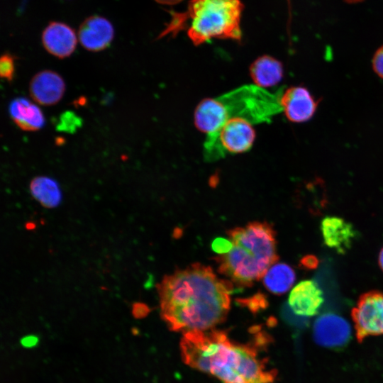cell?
I'll list each match as a JSON object with an SVG mask.
<instances>
[{
    "label": "cell",
    "mask_w": 383,
    "mask_h": 383,
    "mask_svg": "<svg viewBox=\"0 0 383 383\" xmlns=\"http://www.w3.org/2000/svg\"><path fill=\"white\" fill-rule=\"evenodd\" d=\"M9 111L13 122L23 131H35L45 125L44 115L40 109L24 97L12 100Z\"/></svg>",
    "instance_id": "9a60e30c"
},
{
    "label": "cell",
    "mask_w": 383,
    "mask_h": 383,
    "mask_svg": "<svg viewBox=\"0 0 383 383\" xmlns=\"http://www.w3.org/2000/svg\"><path fill=\"white\" fill-rule=\"evenodd\" d=\"M250 74L257 87L263 89L272 87L282 80L283 67L277 59L269 55H263L251 64Z\"/></svg>",
    "instance_id": "2e32d148"
},
{
    "label": "cell",
    "mask_w": 383,
    "mask_h": 383,
    "mask_svg": "<svg viewBox=\"0 0 383 383\" xmlns=\"http://www.w3.org/2000/svg\"><path fill=\"white\" fill-rule=\"evenodd\" d=\"M65 83L62 77L52 70H43L35 74L29 84L31 98L43 106L56 104L62 98Z\"/></svg>",
    "instance_id": "30bf717a"
},
{
    "label": "cell",
    "mask_w": 383,
    "mask_h": 383,
    "mask_svg": "<svg viewBox=\"0 0 383 383\" xmlns=\"http://www.w3.org/2000/svg\"><path fill=\"white\" fill-rule=\"evenodd\" d=\"M41 39L45 49L60 59L70 56L77 43L74 30L67 24L58 21L50 22L45 27Z\"/></svg>",
    "instance_id": "7c38bea8"
},
{
    "label": "cell",
    "mask_w": 383,
    "mask_h": 383,
    "mask_svg": "<svg viewBox=\"0 0 383 383\" xmlns=\"http://www.w3.org/2000/svg\"><path fill=\"white\" fill-rule=\"evenodd\" d=\"M114 37L111 23L100 16L87 18L80 25L78 38L81 45L87 50L99 52L107 48Z\"/></svg>",
    "instance_id": "9c48e42d"
},
{
    "label": "cell",
    "mask_w": 383,
    "mask_h": 383,
    "mask_svg": "<svg viewBox=\"0 0 383 383\" xmlns=\"http://www.w3.org/2000/svg\"><path fill=\"white\" fill-rule=\"evenodd\" d=\"M295 278V272L289 265L285 263H275L263 277V283L272 293L282 294L289 290Z\"/></svg>",
    "instance_id": "ac0fdd59"
},
{
    "label": "cell",
    "mask_w": 383,
    "mask_h": 383,
    "mask_svg": "<svg viewBox=\"0 0 383 383\" xmlns=\"http://www.w3.org/2000/svg\"><path fill=\"white\" fill-rule=\"evenodd\" d=\"M351 335L348 321L333 313L319 316L313 323V337L315 342L327 348H343L349 343Z\"/></svg>",
    "instance_id": "ba28073f"
},
{
    "label": "cell",
    "mask_w": 383,
    "mask_h": 383,
    "mask_svg": "<svg viewBox=\"0 0 383 383\" xmlns=\"http://www.w3.org/2000/svg\"><path fill=\"white\" fill-rule=\"evenodd\" d=\"M324 243L340 254L345 253L357 236L353 226L338 216H326L321 223Z\"/></svg>",
    "instance_id": "5bb4252c"
},
{
    "label": "cell",
    "mask_w": 383,
    "mask_h": 383,
    "mask_svg": "<svg viewBox=\"0 0 383 383\" xmlns=\"http://www.w3.org/2000/svg\"><path fill=\"white\" fill-rule=\"evenodd\" d=\"M282 89L271 93L257 85L250 84L215 98L204 99L195 110V126L201 132L209 134L233 118H242L252 124L271 122L273 116L282 111Z\"/></svg>",
    "instance_id": "5b68a950"
},
{
    "label": "cell",
    "mask_w": 383,
    "mask_h": 383,
    "mask_svg": "<svg viewBox=\"0 0 383 383\" xmlns=\"http://www.w3.org/2000/svg\"><path fill=\"white\" fill-rule=\"evenodd\" d=\"M282 111L292 122L309 121L314 114L317 102L309 90L303 87H292L282 92L280 97Z\"/></svg>",
    "instance_id": "8fae6325"
},
{
    "label": "cell",
    "mask_w": 383,
    "mask_h": 383,
    "mask_svg": "<svg viewBox=\"0 0 383 383\" xmlns=\"http://www.w3.org/2000/svg\"><path fill=\"white\" fill-rule=\"evenodd\" d=\"M211 248L215 252L221 255L229 252L233 248V243L229 239L217 238L213 241Z\"/></svg>",
    "instance_id": "44dd1931"
},
{
    "label": "cell",
    "mask_w": 383,
    "mask_h": 383,
    "mask_svg": "<svg viewBox=\"0 0 383 383\" xmlns=\"http://www.w3.org/2000/svg\"><path fill=\"white\" fill-rule=\"evenodd\" d=\"M180 350L185 364L223 383H273L277 377L255 346L234 343L221 331L185 333Z\"/></svg>",
    "instance_id": "7a4b0ae2"
},
{
    "label": "cell",
    "mask_w": 383,
    "mask_h": 383,
    "mask_svg": "<svg viewBox=\"0 0 383 383\" xmlns=\"http://www.w3.org/2000/svg\"><path fill=\"white\" fill-rule=\"evenodd\" d=\"M323 301V292L313 280H304L291 291L288 303L296 315L309 317L318 313Z\"/></svg>",
    "instance_id": "4fadbf2b"
},
{
    "label": "cell",
    "mask_w": 383,
    "mask_h": 383,
    "mask_svg": "<svg viewBox=\"0 0 383 383\" xmlns=\"http://www.w3.org/2000/svg\"><path fill=\"white\" fill-rule=\"evenodd\" d=\"M301 265L305 268L313 269L318 265V260L316 257L313 255H308L304 257L301 261Z\"/></svg>",
    "instance_id": "603a6c76"
},
{
    "label": "cell",
    "mask_w": 383,
    "mask_h": 383,
    "mask_svg": "<svg viewBox=\"0 0 383 383\" xmlns=\"http://www.w3.org/2000/svg\"><path fill=\"white\" fill-rule=\"evenodd\" d=\"M233 284L211 267L194 263L165 275L157 284L160 314L173 331H205L223 322L229 311Z\"/></svg>",
    "instance_id": "6da1fadb"
},
{
    "label": "cell",
    "mask_w": 383,
    "mask_h": 383,
    "mask_svg": "<svg viewBox=\"0 0 383 383\" xmlns=\"http://www.w3.org/2000/svg\"><path fill=\"white\" fill-rule=\"evenodd\" d=\"M344 1L348 4H357V3L362 2L365 0H344Z\"/></svg>",
    "instance_id": "484cf974"
},
{
    "label": "cell",
    "mask_w": 383,
    "mask_h": 383,
    "mask_svg": "<svg viewBox=\"0 0 383 383\" xmlns=\"http://www.w3.org/2000/svg\"><path fill=\"white\" fill-rule=\"evenodd\" d=\"M15 74V58L8 52L4 53L0 58V75L1 78L11 82Z\"/></svg>",
    "instance_id": "ffe728a7"
},
{
    "label": "cell",
    "mask_w": 383,
    "mask_h": 383,
    "mask_svg": "<svg viewBox=\"0 0 383 383\" xmlns=\"http://www.w3.org/2000/svg\"><path fill=\"white\" fill-rule=\"evenodd\" d=\"M30 192L33 197L46 208H55L60 205L62 194L59 184L47 176L34 177L30 183Z\"/></svg>",
    "instance_id": "e0dca14e"
},
{
    "label": "cell",
    "mask_w": 383,
    "mask_h": 383,
    "mask_svg": "<svg viewBox=\"0 0 383 383\" xmlns=\"http://www.w3.org/2000/svg\"><path fill=\"white\" fill-rule=\"evenodd\" d=\"M372 67L377 74L383 79V45L375 52L372 59Z\"/></svg>",
    "instance_id": "7402d4cb"
},
{
    "label": "cell",
    "mask_w": 383,
    "mask_h": 383,
    "mask_svg": "<svg viewBox=\"0 0 383 383\" xmlns=\"http://www.w3.org/2000/svg\"><path fill=\"white\" fill-rule=\"evenodd\" d=\"M252 125L244 118H233L207 134L204 143L205 160L213 162L226 155L249 150L255 138V131Z\"/></svg>",
    "instance_id": "8992f818"
},
{
    "label": "cell",
    "mask_w": 383,
    "mask_h": 383,
    "mask_svg": "<svg viewBox=\"0 0 383 383\" xmlns=\"http://www.w3.org/2000/svg\"><path fill=\"white\" fill-rule=\"evenodd\" d=\"M81 124L80 117L74 112L65 111L60 115L56 128L58 131L73 133Z\"/></svg>",
    "instance_id": "d6986e66"
},
{
    "label": "cell",
    "mask_w": 383,
    "mask_h": 383,
    "mask_svg": "<svg viewBox=\"0 0 383 383\" xmlns=\"http://www.w3.org/2000/svg\"><path fill=\"white\" fill-rule=\"evenodd\" d=\"M379 265L382 270L383 271V248L380 250L379 255Z\"/></svg>",
    "instance_id": "d4e9b609"
},
{
    "label": "cell",
    "mask_w": 383,
    "mask_h": 383,
    "mask_svg": "<svg viewBox=\"0 0 383 383\" xmlns=\"http://www.w3.org/2000/svg\"><path fill=\"white\" fill-rule=\"evenodd\" d=\"M227 234L233 248L214 257L218 272L238 288L251 287L278 260L275 231L267 222L253 221Z\"/></svg>",
    "instance_id": "3957f363"
},
{
    "label": "cell",
    "mask_w": 383,
    "mask_h": 383,
    "mask_svg": "<svg viewBox=\"0 0 383 383\" xmlns=\"http://www.w3.org/2000/svg\"><path fill=\"white\" fill-rule=\"evenodd\" d=\"M357 340L383 335V293L371 291L362 294L352 309Z\"/></svg>",
    "instance_id": "52a82bcc"
},
{
    "label": "cell",
    "mask_w": 383,
    "mask_h": 383,
    "mask_svg": "<svg viewBox=\"0 0 383 383\" xmlns=\"http://www.w3.org/2000/svg\"><path fill=\"white\" fill-rule=\"evenodd\" d=\"M243 9L240 0H189L184 11H170V21L158 38L186 30L196 46L212 39L240 41Z\"/></svg>",
    "instance_id": "277c9868"
},
{
    "label": "cell",
    "mask_w": 383,
    "mask_h": 383,
    "mask_svg": "<svg viewBox=\"0 0 383 383\" xmlns=\"http://www.w3.org/2000/svg\"><path fill=\"white\" fill-rule=\"evenodd\" d=\"M156 2L163 5L172 6L178 4L184 0H155Z\"/></svg>",
    "instance_id": "cb8c5ba5"
}]
</instances>
